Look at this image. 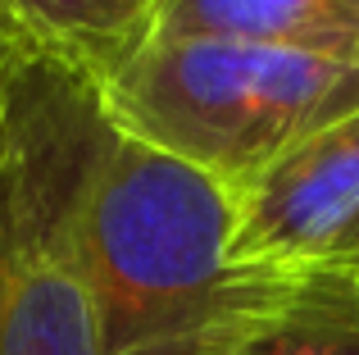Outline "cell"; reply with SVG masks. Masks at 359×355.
I'll return each mask as SVG.
<instances>
[{"mask_svg": "<svg viewBox=\"0 0 359 355\" xmlns=\"http://www.w3.org/2000/svg\"><path fill=\"white\" fill-rule=\"evenodd\" d=\"M41 73L60 151V228L100 355H201L273 278L228 255L237 196L123 133L91 78L50 60Z\"/></svg>", "mask_w": 359, "mask_h": 355, "instance_id": "obj_1", "label": "cell"}, {"mask_svg": "<svg viewBox=\"0 0 359 355\" xmlns=\"http://www.w3.org/2000/svg\"><path fill=\"white\" fill-rule=\"evenodd\" d=\"M146 146L245 192L309 133L359 109V64L237 41H150L96 82Z\"/></svg>", "mask_w": 359, "mask_h": 355, "instance_id": "obj_2", "label": "cell"}, {"mask_svg": "<svg viewBox=\"0 0 359 355\" xmlns=\"http://www.w3.org/2000/svg\"><path fill=\"white\" fill-rule=\"evenodd\" d=\"M0 355H100L60 228V151L32 55H14L0 87Z\"/></svg>", "mask_w": 359, "mask_h": 355, "instance_id": "obj_3", "label": "cell"}, {"mask_svg": "<svg viewBox=\"0 0 359 355\" xmlns=\"http://www.w3.org/2000/svg\"><path fill=\"white\" fill-rule=\"evenodd\" d=\"M359 214V109L309 133L237 192L232 264L291 274L318 264Z\"/></svg>", "mask_w": 359, "mask_h": 355, "instance_id": "obj_4", "label": "cell"}, {"mask_svg": "<svg viewBox=\"0 0 359 355\" xmlns=\"http://www.w3.org/2000/svg\"><path fill=\"white\" fill-rule=\"evenodd\" d=\"M201 355H359V278L332 264L273 274Z\"/></svg>", "mask_w": 359, "mask_h": 355, "instance_id": "obj_5", "label": "cell"}, {"mask_svg": "<svg viewBox=\"0 0 359 355\" xmlns=\"http://www.w3.org/2000/svg\"><path fill=\"white\" fill-rule=\"evenodd\" d=\"M150 41H237L359 64V0H164Z\"/></svg>", "mask_w": 359, "mask_h": 355, "instance_id": "obj_6", "label": "cell"}, {"mask_svg": "<svg viewBox=\"0 0 359 355\" xmlns=\"http://www.w3.org/2000/svg\"><path fill=\"white\" fill-rule=\"evenodd\" d=\"M159 5L164 0H0V27L18 55L105 82L150 46Z\"/></svg>", "mask_w": 359, "mask_h": 355, "instance_id": "obj_7", "label": "cell"}, {"mask_svg": "<svg viewBox=\"0 0 359 355\" xmlns=\"http://www.w3.org/2000/svg\"><path fill=\"white\" fill-rule=\"evenodd\" d=\"M318 264H332V269H346L351 278H359V214H355V223L341 232V237L332 241V250H327Z\"/></svg>", "mask_w": 359, "mask_h": 355, "instance_id": "obj_8", "label": "cell"}, {"mask_svg": "<svg viewBox=\"0 0 359 355\" xmlns=\"http://www.w3.org/2000/svg\"><path fill=\"white\" fill-rule=\"evenodd\" d=\"M14 41L5 36V27H0V87H5V73H9V64H14Z\"/></svg>", "mask_w": 359, "mask_h": 355, "instance_id": "obj_9", "label": "cell"}]
</instances>
